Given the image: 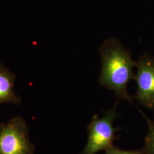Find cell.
Returning <instances> with one entry per match:
<instances>
[{
	"instance_id": "cell-1",
	"label": "cell",
	"mask_w": 154,
	"mask_h": 154,
	"mask_svg": "<svg viewBox=\"0 0 154 154\" xmlns=\"http://www.w3.org/2000/svg\"><path fill=\"white\" fill-rule=\"evenodd\" d=\"M102 70L98 78L100 85L113 90L119 99L132 102L127 90L128 82L135 79L133 68L137 62L133 61L131 52L114 38L106 40L99 49Z\"/></svg>"
},
{
	"instance_id": "cell-2",
	"label": "cell",
	"mask_w": 154,
	"mask_h": 154,
	"mask_svg": "<svg viewBox=\"0 0 154 154\" xmlns=\"http://www.w3.org/2000/svg\"><path fill=\"white\" fill-rule=\"evenodd\" d=\"M116 103L114 107L99 117L95 115L88 125V142L80 154H96L113 146L116 138V129L113 122L116 116Z\"/></svg>"
},
{
	"instance_id": "cell-3",
	"label": "cell",
	"mask_w": 154,
	"mask_h": 154,
	"mask_svg": "<svg viewBox=\"0 0 154 154\" xmlns=\"http://www.w3.org/2000/svg\"><path fill=\"white\" fill-rule=\"evenodd\" d=\"M28 126L22 118L17 116L0 125V154H34Z\"/></svg>"
},
{
	"instance_id": "cell-4",
	"label": "cell",
	"mask_w": 154,
	"mask_h": 154,
	"mask_svg": "<svg viewBox=\"0 0 154 154\" xmlns=\"http://www.w3.org/2000/svg\"><path fill=\"white\" fill-rule=\"evenodd\" d=\"M134 80L137 83L136 98L144 106L154 108V58L144 55L137 62Z\"/></svg>"
},
{
	"instance_id": "cell-5",
	"label": "cell",
	"mask_w": 154,
	"mask_h": 154,
	"mask_svg": "<svg viewBox=\"0 0 154 154\" xmlns=\"http://www.w3.org/2000/svg\"><path fill=\"white\" fill-rule=\"evenodd\" d=\"M15 75L0 63V105L5 103L18 105L20 98L14 91Z\"/></svg>"
},
{
	"instance_id": "cell-6",
	"label": "cell",
	"mask_w": 154,
	"mask_h": 154,
	"mask_svg": "<svg viewBox=\"0 0 154 154\" xmlns=\"http://www.w3.org/2000/svg\"><path fill=\"white\" fill-rule=\"evenodd\" d=\"M146 118L148 123V132L145 140V146L143 150L146 154H154V122Z\"/></svg>"
},
{
	"instance_id": "cell-7",
	"label": "cell",
	"mask_w": 154,
	"mask_h": 154,
	"mask_svg": "<svg viewBox=\"0 0 154 154\" xmlns=\"http://www.w3.org/2000/svg\"><path fill=\"white\" fill-rule=\"evenodd\" d=\"M106 154H146L144 151L142 150H133L125 151L122 149H118L114 146L105 150Z\"/></svg>"
}]
</instances>
